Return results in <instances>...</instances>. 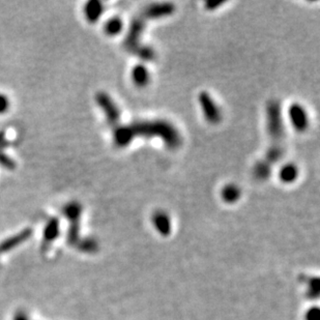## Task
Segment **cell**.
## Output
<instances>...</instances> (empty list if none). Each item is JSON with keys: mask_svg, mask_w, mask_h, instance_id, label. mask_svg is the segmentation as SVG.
Masks as SVG:
<instances>
[{"mask_svg": "<svg viewBox=\"0 0 320 320\" xmlns=\"http://www.w3.org/2000/svg\"><path fill=\"white\" fill-rule=\"evenodd\" d=\"M137 137L161 138L170 150L179 149L183 139L178 129L169 122L163 120L139 121L126 126H118L114 129L113 141L118 148H126Z\"/></svg>", "mask_w": 320, "mask_h": 320, "instance_id": "6da1fadb", "label": "cell"}, {"mask_svg": "<svg viewBox=\"0 0 320 320\" xmlns=\"http://www.w3.org/2000/svg\"><path fill=\"white\" fill-rule=\"evenodd\" d=\"M267 130L270 144L265 159L259 161L253 169V176L258 181L268 180L274 166L283 158L285 129L281 103L272 100L267 106Z\"/></svg>", "mask_w": 320, "mask_h": 320, "instance_id": "7a4b0ae2", "label": "cell"}, {"mask_svg": "<svg viewBox=\"0 0 320 320\" xmlns=\"http://www.w3.org/2000/svg\"><path fill=\"white\" fill-rule=\"evenodd\" d=\"M174 11H176V7L170 3L153 4L148 8H145L137 17L134 18L129 27L128 34L124 42L125 49L129 53L139 57L142 61L153 62L156 58L155 51L151 47L141 43V38L145 26H147L149 21L166 18L172 15Z\"/></svg>", "mask_w": 320, "mask_h": 320, "instance_id": "3957f363", "label": "cell"}, {"mask_svg": "<svg viewBox=\"0 0 320 320\" xmlns=\"http://www.w3.org/2000/svg\"><path fill=\"white\" fill-rule=\"evenodd\" d=\"M96 101L103 110L109 126L113 127L114 129L120 126L121 111L119 106L114 103L111 97L105 93H99L96 97Z\"/></svg>", "mask_w": 320, "mask_h": 320, "instance_id": "277c9868", "label": "cell"}, {"mask_svg": "<svg viewBox=\"0 0 320 320\" xmlns=\"http://www.w3.org/2000/svg\"><path fill=\"white\" fill-rule=\"evenodd\" d=\"M198 100L206 120L213 125L219 124L222 121V112L220 107L211 97V95L207 92H202L199 95Z\"/></svg>", "mask_w": 320, "mask_h": 320, "instance_id": "5b68a950", "label": "cell"}, {"mask_svg": "<svg viewBox=\"0 0 320 320\" xmlns=\"http://www.w3.org/2000/svg\"><path fill=\"white\" fill-rule=\"evenodd\" d=\"M288 115L290 123H292L295 130L298 132H305L309 127V118L306 109L298 104L295 103L289 107Z\"/></svg>", "mask_w": 320, "mask_h": 320, "instance_id": "8992f818", "label": "cell"}, {"mask_svg": "<svg viewBox=\"0 0 320 320\" xmlns=\"http://www.w3.org/2000/svg\"><path fill=\"white\" fill-rule=\"evenodd\" d=\"M152 222L161 236L168 237L171 234L172 230L171 220L165 212L163 211L156 212L152 217Z\"/></svg>", "mask_w": 320, "mask_h": 320, "instance_id": "52a82bcc", "label": "cell"}, {"mask_svg": "<svg viewBox=\"0 0 320 320\" xmlns=\"http://www.w3.org/2000/svg\"><path fill=\"white\" fill-rule=\"evenodd\" d=\"M132 80L138 87H145L151 80V74L147 67L142 65H137L132 70Z\"/></svg>", "mask_w": 320, "mask_h": 320, "instance_id": "ba28073f", "label": "cell"}, {"mask_svg": "<svg viewBox=\"0 0 320 320\" xmlns=\"http://www.w3.org/2000/svg\"><path fill=\"white\" fill-rule=\"evenodd\" d=\"M32 236V229H26L24 231H22L21 234L5 241L4 243L0 244V252H9L12 249L16 248L17 246H19L20 244H22L23 242H25L29 237Z\"/></svg>", "mask_w": 320, "mask_h": 320, "instance_id": "9c48e42d", "label": "cell"}, {"mask_svg": "<svg viewBox=\"0 0 320 320\" xmlns=\"http://www.w3.org/2000/svg\"><path fill=\"white\" fill-rule=\"evenodd\" d=\"M60 236V222L57 219H52L46 226L44 230V244L43 248L45 249L49 246L54 240H56Z\"/></svg>", "mask_w": 320, "mask_h": 320, "instance_id": "30bf717a", "label": "cell"}, {"mask_svg": "<svg viewBox=\"0 0 320 320\" xmlns=\"http://www.w3.org/2000/svg\"><path fill=\"white\" fill-rule=\"evenodd\" d=\"M279 178L284 184H293L299 178V169L295 164H285L279 171Z\"/></svg>", "mask_w": 320, "mask_h": 320, "instance_id": "8fae6325", "label": "cell"}, {"mask_svg": "<svg viewBox=\"0 0 320 320\" xmlns=\"http://www.w3.org/2000/svg\"><path fill=\"white\" fill-rule=\"evenodd\" d=\"M85 17L87 21L91 23L97 22L103 14V5L100 2H90L87 3L84 9Z\"/></svg>", "mask_w": 320, "mask_h": 320, "instance_id": "7c38bea8", "label": "cell"}, {"mask_svg": "<svg viewBox=\"0 0 320 320\" xmlns=\"http://www.w3.org/2000/svg\"><path fill=\"white\" fill-rule=\"evenodd\" d=\"M241 195H242L241 189L235 184L226 185L222 189V192H221L223 201H225L226 203H229V205L236 203L241 198Z\"/></svg>", "mask_w": 320, "mask_h": 320, "instance_id": "4fadbf2b", "label": "cell"}, {"mask_svg": "<svg viewBox=\"0 0 320 320\" xmlns=\"http://www.w3.org/2000/svg\"><path fill=\"white\" fill-rule=\"evenodd\" d=\"M124 27V22L121 18L119 17H114L111 18L104 27V31L106 33V35L110 36V37H115L119 36L121 34V32L123 31Z\"/></svg>", "mask_w": 320, "mask_h": 320, "instance_id": "5bb4252c", "label": "cell"}, {"mask_svg": "<svg viewBox=\"0 0 320 320\" xmlns=\"http://www.w3.org/2000/svg\"><path fill=\"white\" fill-rule=\"evenodd\" d=\"M79 250L85 253H95L98 251V243L93 239H85L83 241H79Z\"/></svg>", "mask_w": 320, "mask_h": 320, "instance_id": "9a60e30c", "label": "cell"}, {"mask_svg": "<svg viewBox=\"0 0 320 320\" xmlns=\"http://www.w3.org/2000/svg\"><path fill=\"white\" fill-rule=\"evenodd\" d=\"M319 280L317 278H312L309 281V295L312 299H316L319 295Z\"/></svg>", "mask_w": 320, "mask_h": 320, "instance_id": "2e32d148", "label": "cell"}, {"mask_svg": "<svg viewBox=\"0 0 320 320\" xmlns=\"http://www.w3.org/2000/svg\"><path fill=\"white\" fill-rule=\"evenodd\" d=\"M9 107H10L9 99L4 95H0V114L7 112L9 110Z\"/></svg>", "mask_w": 320, "mask_h": 320, "instance_id": "e0dca14e", "label": "cell"}, {"mask_svg": "<svg viewBox=\"0 0 320 320\" xmlns=\"http://www.w3.org/2000/svg\"><path fill=\"white\" fill-rule=\"evenodd\" d=\"M320 316H319V309L317 307H314L312 309H310L306 315V319L307 320H319Z\"/></svg>", "mask_w": 320, "mask_h": 320, "instance_id": "ac0fdd59", "label": "cell"}, {"mask_svg": "<svg viewBox=\"0 0 320 320\" xmlns=\"http://www.w3.org/2000/svg\"><path fill=\"white\" fill-rule=\"evenodd\" d=\"M223 3H212V2H209V3H206V7L207 9L209 10H216L217 7H220L222 6Z\"/></svg>", "mask_w": 320, "mask_h": 320, "instance_id": "d6986e66", "label": "cell"}, {"mask_svg": "<svg viewBox=\"0 0 320 320\" xmlns=\"http://www.w3.org/2000/svg\"><path fill=\"white\" fill-rule=\"evenodd\" d=\"M13 320H29V319H28V316L24 312H19L16 314Z\"/></svg>", "mask_w": 320, "mask_h": 320, "instance_id": "ffe728a7", "label": "cell"}]
</instances>
